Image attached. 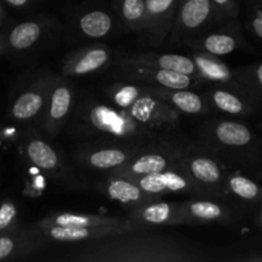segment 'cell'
<instances>
[{"instance_id":"13","label":"cell","mask_w":262,"mask_h":262,"mask_svg":"<svg viewBox=\"0 0 262 262\" xmlns=\"http://www.w3.org/2000/svg\"><path fill=\"white\" fill-rule=\"evenodd\" d=\"M145 22L141 36L151 46H160L173 28L179 0H145Z\"/></svg>"},{"instance_id":"35","label":"cell","mask_w":262,"mask_h":262,"mask_svg":"<svg viewBox=\"0 0 262 262\" xmlns=\"http://www.w3.org/2000/svg\"><path fill=\"white\" fill-rule=\"evenodd\" d=\"M4 8H3L2 0H0V55L5 53L4 45Z\"/></svg>"},{"instance_id":"16","label":"cell","mask_w":262,"mask_h":262,"mask_svg":"<svg viewBox=\"0 0 262 262\" xmlns=\"http://www.w3.org/2000/svg\"><path fill=\"white\" fill-rule=\"evenodd\" d=\"M130 179L137 186H140L146 193L155 197H161L169 193L199 194L196 184L189 178V176L184 171L183 168L168 169V170L147 174V176L133 177Z\"/></svg>"},{"instance_id":"6","label":"cell","mask_w":262,"mask_h":262,"mask_svg":"<svg viewBox=\"0 0 262 262\" xmlns=\"http://www.w3.org/2000/svg\"><path fill=\"white\" fill-rule=\"evenodd\" d=\"M142 146L95 140L94 142L84 143L77 147L74 151V159L87 169L113 171L129 161Z\"/></svg>"},{"instance_id":"28","label":"cell","mask_w":262,"mask_h":262,"mask_svg":"<svg viewBox=\"0 0 262 262\" xmlns=\"http://www.w3.org/2000/svg\"><path fill=\"white\" fill-rule=\"evenodd\" d=\"M113 17L105 10L94 9L78 18V28L90 38H102L113 31Z\"/></svg>"},{"instance_id":"36","label":"cell","mask_w":262,"mask_h":262,"mask_svg":"<svg viewBox=\"0 0 262 262\" xmlns=\"http://www.w3.org/2000/svg\"><path fill=\"white\" fill-rule=\"evenodd\" d=\"M7 5H9L10 8H14V9H22L26 8L27 5L31 4L32 0H3Z\"/></svg>"},{"instance_id":"7","label":"cell","mask_w":262,"mask_h":262,"mask_svg":"<svg viewBox=\"0 0 262 262\" xmlns=\"http://www.w3.org/2000/svg\"><path fill=\"white\" fill-rule=\"evenodd\" d=\"M219 22L211 0H179L169 37L176 42L187 43Z\"/></svg>"},{"instance_id":"27","label":"cell","mask_w":262,"mask_h":262,"mask_svg":"<svg viewBox=\"0 0 262 262\" xmlns=\"http://www.w3.org/2000/svg\"><path fill=\"white\" fill-rule=\"evenodd\" d=\"M45 25L42 20L30 19L15 25L9 32H4L5 53H20L32 48L42 36Z\"/></svg>"},{"instance_id":"24","label":"cell","mask_w":262,"mask_h":262,"mask_svg":"<svg viewBox=\"0 0 262 262\" xmlns=\"http://www.w3.org/2000/svg\"><path fill=\"white\" fill-rule=\"evenodd\" d=\"M43 247L32 227L0 234V261H14Z\"/></svg>"},{"instance_id":"20","label":"cell","mask_w":262,"mask_h":262,"mask_svg":"<svg viewBox=\"0 0 262 262\" xmlns=\"http://www.w3.org/2000/svg\"><path fill=\"white\" fill-rule=\"evenodd\" d=\"M97 189L100 193L106 196L109 200L123 205L127 209L136 206V205L152 201V200L161 199V197H155L146 193L140 186H137L128 177L114 173H109L104 179H101L97 183Z\"/></svg>"},{"instance_id":"15","label":"cell","mask_w":262,"mask_h":262,"mask_svg":"<svg viewBox=\"0 0 262 262\" xmlns=\"http://www.w3.org/2000/svg\"><path fill=\"white\" fill-rule=\"evenodd\" d=\"M183 225L230 223L235 220L234 210L223 204L222 200L212 197H197L178 204Z\"/></svg>"},{"instance_id":"14","label":"cell","mask_w":262,"mask_h":262,"mask_svg":"<svg viewBox=\"0 0 262 262\" xmlns=\"http://www.w3.org/2000/svg\"><path fill=\"white\" fill-rule=\"evenodd\" d=\"M186 45L194 50L202 51V53L210 54L217 58L229 55L241 49L248 48L247 41L243 38L239 26L235 23V20L227 22V25L220 30H207L199 37L188 41Z\"/></svg>"},{"instance_id":"31","label":"cell","mask_w":262,"mask_h":262,"mask_svg":"<svg viewBox=\"0 0 262 262\" xmlns=\"http://www.w3.org/2000/svg\"><path fill=\"white\" fill-rule=\"evenodd\" d=\"M235 73L248 94L258 101H262V61L235 68Z\"/></svg>"},{"instance_id":"38","label":"cell","mask_w":262,"mask_h":262,"mask_svg":"<svg viewBox=\"0 0 262 262\" xmlns=\"http://www.w3.org/2000/svg\"><path fill=\"white\" fill-rule=\"evenodd\" d=\"M257 223H258V225L262 228V204L260 207V211H258V215H257Z\"/></svg>"},{"instance_id":"39","label":"cell","mask_w":262,"mask_h":262,"mask_svg":"<svg viewBox=\"0 0 262 262\" xmlns=\"http://www.w3.org/2000/svg\"><path fill=\"white\" fill-rule=\"evenodd\" d=\"M260 129L262 130V123H261V124H260Z\"/></svg>"},{"instance_id":"32","label":"cell","mask_w":262,"mask_h":262,"mask_svg":"<svg viewBox=\"0 0 262 262\" xmlns=\"http://www.w3.org/2000/svg\"><path fill=\"white\" fill-rule=\"evenodd\" d=\"M19 210L12 200H4L0 202V234L13 232L19 228L18 223Z\"/></svg>"},{"instance_id":"12","label":"cell","mask_w":262,"mask_h":262,"mask_svg":"<svg viewBox=\"0 0 262 262\" xmlns=\"http://www.w3.org/2000/svg\"><path fill=\"white\" fill-rule=\"evenodd\" d=\"M53 81V76L41 77L15 95L9 107V117L12 120L18 123L38 120L48 102Z\"/></svg>"},{"instance_id":"26","label":"cell","mask_w":262,"mask_h":262,"mask_svg":"<svg viewBox=\"0 0 262 262\" xmlns=\"http://www.w3.org/2000/svg\"><path fill=\"white\" fill-rule=\"evenodd\" d=\"M225 194L241 204L253 206L262 204V186L241 171H228L225 177Z\"/></svg>"},{"instance_id":"34","label":"cell","mask_w":262,"mask_h":262,"mask_svg":"<svg viewBox=\"0 0 262 262\" xmlns=\"http://www.w3.org/2000/svg\"><path fill=\"white\" fill-rule=\"evenodd\" d=\"M219 22H230L237 19L239 14L238 0H211Z\"/></svg>"},{"instance_id":"33","label":"cell","mask_w":262,"mask_h":262,"mask_svg":"<svg viewBox=\"0 0 262 262\" xmlns=\"http://www.w3.org/2000/svg\"><path fill=\"white\" fill-rule=\"evenodd\" d=\"M246 26L251 35L262 43V2L252 0L248 5Z\"/></svg>"},{"instance_id":"5","label":"cell","mask_w":262,"mask_h":262,"mask_svg":"<svg viewBox=\"0 0 262 262\" xmlns=\"http://www.w3.org/2000/svg\"><path fill=\"white\" fill-rule=\"evenodd\" d=\"M179 155H181L179 143H173L168 140L146 143L129 161L109 173L133 178V177L159 173L168 169L182 168Z\"/></svg>"},{"instance_id":"11","label":"cell","mask_w":262,"mask_h":262,"mask_svg":"<svg viewBox=\"0 0 262 262\" xmlns=\"http://www.w3.org/2000/svg\"><path fill=\"white\" fill-rule=\"evenodd\" d=\"M32 228L43 246L48 243H83L87 241L101 239V238L113 237V235L138 232V230L130 229V228L64 227V225L45 224L41 222L35 223Z\"/></svg>"},{"instance_id":"8","label":"cell","mask_w":262,"mask_h":262,"mask_svg":"<svg viewBox=\"0 0 262 262\" xmlns=\"http://www.w3.org/2000/svg\"><path fill=\"white\" fill-rule=\"evenodd\" d=\"M115 77L123 82L150 84L165 89H197L200 86V81L187 74L135 63L125 58L119 59L117 63Z\"/></svg>"},{"instance_id":"18","label":"cell","mask_w":262,"mask_h":262,"mask_svg":"<svg viewBox=\"0 0 262 262\" xmlns=\"http://www.w3.org/2000/svg\"><path fill=\"white\" fill-rule=\"evenodd\" d=\"M113 53L105 45H90L73 51L61 64L63 77H81L102 71L112 61Z\"/></svg>"},{"instance_id":"19","label":"cell","mask_w":262,"mask_h":262,"mask_svg":"<svg viewBox=\"0 0 262 262\" xmlns=\"http://www.w3.org/2000/svg\"><path fill=\"white\" fill-rule=\"evenodd\" d=\"M206 100L210 107L232 117H250L257 112L261 101L230 87L215 84L207 91Z\"/></svg>"},{"instance_id":"40","label":"cell","mask_w":262,"mask_h":262,"mask_svg":"<svg viewBox=\"0 0 262 262\" xmlns=\"http://www.w3.org/2000/svg\"><path fill=\"white\" fill-rule=\"evenodd\" d=\"M260 2H262V0H260Z\"/></svg>"},{"instance_id":"9","label":"cell","mask_w":262,"mask_h":262,"mask_svg":"<svg viewBox=\"0 0 262 262\" xmlns=\"http://www.w3.org/2000/svg\"><path fill=\"white\" fill-rule=\"evenodd\" d=\"M22 154L26 160L45 173L49 178L56 182H76L73 174L69 171L61 154L53 147L40 133L30 132L25 136L22 143Z\"/></svg>"},{"instance_id":"23","label":"cell","mask_w":262,"mask_h":262,"mask_svg":"<svg viewBox=\"0 0 262 262\" xmlns=\"http://www.w3.org/2000/svg\"><path fill=\"white\" fill-rule=\"evenodd\" d=\"M45 224L54 225H64V227H83V228H102V227H119V228H130L135 230L140 229L138 225H136L129 219H119V217L113 216H102V215H92V214H81V212L64 211V212H54L48 215L46 217L40 220Z\"/></svg>"},{"instance_id":"4","label":"cell","mask_w":262,"mask_h":262,"mask_svg":"<svg viewBox=\"0 0 262 262\" xmlns=\"http://www.w3.org/2000/svg\"><path fill=\"white\" fill-rule=\"evenodd\" d=\"M182 168L193 181L200 196L227 199L225 177L228 171L223 160L212 150H202L196 146L181 145Z\"/></svg>"},{"instance_id":"30","label":"cell","mask_w":262,"mask_h":262,"mask_svg":"<svg viewBox=\"0 0 262 262\" xmlns=\"http://www.w3.org/2000/svg\"><path fill=\"white\" fill-rule=\"evenodd\" d=\"M115 9L128 30L141 33L145 22V0H115Z\"/></svg>"},{"instance_id":"29","label":"cell","mask_w":262,"mask_h":262,"mask_svg":"<svg viewBox=\"0 0 262 262\" xmlns=\"http://www.w3.org/2000/svg\"><path fill=\"white\" fill-rule=\"evenodd\" d=\"M143 92H145L143 84L123 81L110 84L105 89V95L110 104L115 105L120 109H128Z\"/></svg>"},{"instance_id":"37","label":"cell","mask_w":262,"mask_h":262,"mask_svg":"<svg viewBox=\"0 0 262 262\" xmlns=\"http://www.w3.org/2000/svg\"><path fill=\"white\" fill-rule=\"evenodd\" d=\"M243 261L247 262H262V253H253V255H248L242 258Z\"/></svg>"},{"instance_id":"17","label":"cell","mask_w":262,"mask_h":262,"mask_svg":"<svg viewBox=\"0 0 262 262\" xmlns=\"http://www.w3.org/2000/svg\"><path fill=\"white\" fill-rule=\"evenodd\" d=\"M178 204L179 202H168L158 199L136 205L128 207V219L132 220L142 230H150L151 228L158 227L183 225Z\"/></svg>"},{"instance_id":"25","label":"cell","mask_w":262,"mask_h":262,"mask_svg":"<svg viewBox=\"0 0 262 262\" xmlns=\"http://www.w3.org/2000/svg\"><path fill=\"white\" fill-rule=\"evenodd\" d=\"M125 59L135 61V63L179 72V73L187 74V76L201 82L199 71H197V66L193 59H192V56L171 53H140L135 54V55L125 56Z\"/></svg>"},{"instance_id":"1","label":"cell","mask_w":262,"mask_h":262,"mask_svg":"<svg viewBox=\"0 0 262 262\" xmlns=\"http://www.w3.org/2000/svg\"><path fill=\"white\" fill-rule=\"evenodd\" d=\"M72 260L79 262H197L206 258L192 246L148 230L87 241L74 248Z\"/></svg>"},{"instance_id":"2","label":"cell","mask_w":262,"mask_h":262,"mask_svg":"<svg viewBox=\"0 0 262 262\" xmlns=\"http://www.w3.org/2000/svg\"><path fill=\"white\" fill-rule=\"evenodd\" d=\"M72 130L76 135L97 141L145 145L166 140L165 133L141 124L128 109L104 104L91 97H83L74 105Z\"/></svg>"},{"instance_id":"10","label":"cell","mask_w":262,"mask_h":262,"mask_svg":"<svg viewBox=\"0 0 262 262\" xmlns=\"http://www.w3.org/2000/svg\"><path fill=\"white\" fill-rule=\"evenodd\" d=\"M76 101V91L68 79L54 77L50 94L38 125L49 136H56L71 119Z\"/></svg>"},{"instance_id":"3","label":"cell","mask_w":262,"mask_h":262,"mask_svg":"<svg viewBox=\"0 0 262 262\" xmlns=\"http://www.w3.org/2000/svg\"><path fill=\"white\" fill-rule=\"evenodd\" d=\"M205 136L217 156L245 168H260L262 165V141L247 124L238 120L215 119L205 124Z\"/></svg>"},{"instance_id":"21","label":"cell","mask_w":262,"mask_h":262,"mask_svg":"<svg viewBox=\"0 0 262 262\" xmlns=\"http://www.w3.org/2000/svg\"><path fill=\"white\" fill-rule=\"evenodd\" d=\"M192 59L196 63L200 79L202 82H211L214 84L230 87V89H234L251 96L238 79L235 69H232L229 66H227L224 61L220 60V58L202 53V51H197L192 55Z\"/></svg>"},{"instance_id":"22","label":"cell","mask_w":262,"mask_h":262,"mask_svg":"<svg viewBox=\"0 0 262 262\" xmlns=\"http://www.w3.org/2000/svg\"><path fill=\"white\" fill-rule=\"evenodd\" d=\"M146 89L151 95L168 102L174 109L183 114H205L211 109L206 97L192 91L191 89H165L150 84H146Z\"/></svg>"}]
</instances>
